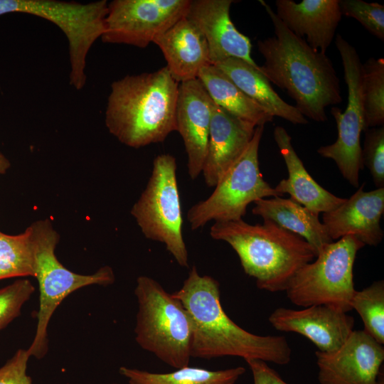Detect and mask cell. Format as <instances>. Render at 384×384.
<instances>
[{
	"mask_svg": "<svg viewBox=\"0 0 384 384\" xmlns=\"http://www.w3.org/2000/svg\"><path fill=\"white\" fill-rule=\"evenodd\" d=\"M171 294L180 301L191 319V358L236 356L277 365L291 361L292 349L284 336H260L239 326L223 309L218 282L201 275L195 266L181 289Z\"/></svg>",
	"mask_w": 384,
	"mask_h": 384,
	"instance_id": "1",
	"label": "cell"
},
{
	"mask_svg": "<svg viewBox=\"0 0 384 384\" xmlns=\"http://www.w3.org/2000/svg\"><path fill=\"white\" fill-rule=\"evenodd\" d=\"M274 36L257 41L265 62L260 65L266 78L287 92L304 117L318 122L327 120L326 108L342 102L340 80L331 59L311 48L305 39L289 31L263 0Z\"/></svg>",
	"mask_w": 384,
	"mask_h": 384,
	"instance_id": "2",
	"label": "cell"
},
{
	"mask_svg": "<svg viewBox=\"0 0 384 384\" xmlns=\"http://www.w3.org/2000/svg\"><path fill=\"white\" fill-rule=\"evenodd\" d=\"M178 86L166 67L113 82L105 114L108 131L132 148L164 141L177 130Z\"/></svg>",
	"mask_w": 384,
	"mask_h": 384,
	"instance_id": "3",
	"label": "cell"
},
{
	"mask_svg": "<svg viewBox=\"0 0 384 384\" xmlns=\"http://www.w3.org/2000/svg\"><path fill=\"white\" fill-rule=\"evenodd\" d=\"M210 235L228 242L245 274L256 279L259 289L270 292L285 291L295 273L316 257L304 239L269 220L255 225L242 219L215 222Z\"/></svg>",
	"mask_w": 384,
	"mask_h": 384,
	"instance_id": "4",
	"label": "cell"
},
{
	"mask_svg": "<svg viewBox=\"0 0 384 384\" xmlns=\"http://www.w3.org/2000/svg\"><path fill=\"white\" fill-rule=\"evenodd\" d=\"M34 261V277L39 288V309L35 336L27 349L29 355L43 358L48 350V326L57 307L72 292L86 286L110 285L115 276L110 266L91 274H81L67 269L57 258L55 250L60 235L50 219L38 220L28 226Z\"/></svg>",
	"mask_w": 384,
	"mask_h": 384,
	"instance_id": "5",
	"label": "cell"
},
{
	"mask_svg": "<svg viewBox=\"0 0 384 384\" xmlns=\"http://www.w3.org/2000/svg\"><path fill=\"white\" fill-rule=\"evenodd\" d=\"M134 294L138 302L137 343L175 369L188 366L192 325L180 301L147 276L137 279Z\"/></svg>",
	"mask_w": 384,
	"mask_h": 384,
	"instance_id": "6",
	"label": "cell"
},
{
	"mask_svg": "<svg viewBox=\"0 0 384 384\" xmlns=\"http://www.w3.org/2000/svg\"><path fill=\"white\" fill-rule=\"evenodd\" d=\"M364 245L351 235L325 245L316 259L303 265L290 280L285 290L289 301L304 308L328 305L345 313L352 310L353 265Z\"/></svg>",
	"mask_w": 384,
	"mask_h": 384,
	"instance_id": "7",
	"label": "cell"
},
{
	"mask_svg": "<svg viewBox=\"0 0 384 384\" xmlns=\"http://www.w3.org/2000/svg\"><path fill=\"white\" fill-rule=\"evenodd\" d=\"M131 214L145 238L164 244L181 267H188L174 156L164 154L154 159L151 176Z\"/></svg>",
	"mask_w": 384,
	"mask_h": 384,
	"instance_id": "8",
	"label": "cell"
},
{
	"mask_svg": "<svg viewBox=\"0 0 384 384\" xmlns=\"http://www.w3.org/2000/svg\"><path fill=\"white\" fill-rule=\"evenodd\" d=\"M107 6L106 0L87 4L55 0H0V16L24 13L45 18L58 26L68 41L70 84L80 90L86 82L87 54L105 31Z\"/></svg>",
	"mask_w": 384,
	"mask_h": 384,
	"instance_id": "9",
	"label": "cell"
},
{
	"mask_svg": "<svg viewBox=\"0 0 384 384\" xmlns=\"http://www.w3.org/2000/svg\"><path fill=\"white\" fill-rule=\"evenodd\" d=\"M263 131L264 126L255 127L247 147L220 178L211 195L189 209L187 218L192 230L203 227L211 220H241L250 203L281 196L263 179L260 171L258 150Z\"/></svg>",
	"mask_w": 384,
	"mask_h": 384,
	"instance_id": "10",
	"label": "cell"
},
{
	"mask_svg": "<svg viewBox=\"0 0 384 384\" xmlns=\"http://www.w3.org/2000/svg\"><path fill=\"white\" fill-rule=\"evenodd\" d=\"M335 45L343 68L348 102L343 112L336 106L331 107L338 137L334 143L319 148L317 152L334 161L344 178L358 188L359 174L363 168L361 134L366 131L361 97L362 63L356 48L339 34L336 36Z\"/></svg>",
	"mask_w": 384,
	"mask_h": 384,
	"instance_id": "11",
	"label": "cell"
},
{
	"mask_svg": "<svg viewBox=\"0 0 384 384\" xmlns=\"http://www.w3.org/2000/svg\"><path fill=\"white\" fill-rule=\"evenodd\" d=\"M191 0H114L102 41L146 48L187 13Z\"/></svg>",
	"mask_w": 384,
	"mask_h": 384,
	"instance_id": "12",
	"label": "cell"
},
{
	"mask_svg": "<svg viewBox=\"0 0 384 384\" xmlns=\"http://www.w3.org/2000/svg\"><path fill=\"white\" fill-rule=\"evenodd\" d=\"M320 384H381L383 345L364 330H353L337 349L315 353Z\"/></svg>",
	"mask_w": 384,
	"mask_h": 384,
	"instance_id": "13",
	"label": "cell"
},
{
	"mask_svg": "<svg viewBox=\"0 0 384 384\" xmlns=\"http://www.w3.org/2000/svg\"><path fill=\"white\" fill-rule=\"evenodd\" d=\"M233 0H193L186 17L203 34L210 65L234 58L243 60L260 70L251 56L250 38L241 33L230 17Z\"/></svg>",
	"mask_w": 384,
	"mask_h": 384,
	"instance_id": "14",
	"label": "cell"
},
{
	"mask_svg": "<svg viewBox=\"0 0 384 384\" xmlns=\"http://www.w3.org/2000/svg\"><path fill=\"white\" fill-rule=\"evenodd\" d=\"M268 320L276 330L301 334L322 352L340 347L354 327L353 317L328 305H313L301 310L279 307Z\"/></svg>",
	"mask_w": 384,
	"mask_h": 384,
	"instance_id": "15",
	"label": "cell"
},
{
	"mask_svg": "<svg viewBox=\"0 0 384 384\" xmlns=\"http://www.w3.org/2000/svg\"><path fill=\"white\" fill-rule=\"evenodd\" d=\"M213 101L196 78L179 83L176 103L177 130L188 156L192 180L201 174L205 161Z\"/></svg>",
	"mask_w": 384,
	"mask_h": 384,
	"instance_id": "16",
	"label": "cell"
},
{
	"mask_svg": "<svg viewBox=\"0 0 384 384\" xmlns=\"http://www.w3.org/2000/svg\"><path fill=\"white\" fill-rule=\"evenodd\" d=\"M365 183L336 208L322 215L332 240L354 235L365 245L377 246L383 238L380 219L384 212V187L365 191Z\"/></svg>",
	"mask_w": 384,
	"mask_h": 384,
	"instance_id": "17",
	"label": "cell"
},
{
	"mask_svg": "<svg viewBox=\"0 0 384 384\" xmlns=\"http://www.w3.org/2000/svg\"><path fill=\"white\" fill-rule=\"evenodd\" d=\"M255 127L213 102L207 152L202 174L209 187H215L250 142Z\"/></svg>",
	"mask_w": 384,
	"mask_h": 384,
	"instance_id": "18",
	"label": "cell"
},
{
	"mask_svg": "<svg viewBox=\"0 0 384 384\" xmlns=\"http://www.w3.org/2000/svg\"><path fill=\"white\" fill-rule=\"evenodd\" d=\"M276 15L314 50L326 53L341 20L339 0H277Z\"/></svg>",
	"mask_w": 384,
	"mask_h": 384,
	"instance_id": "19",
	"label": "cell"
},
{
	"mask_svg": "<svg viewBox=\"0 0 384 384\" xmlns=\"http://www.w3.org/2000/svg\"><path fill=\"white\" fill-rule=\"evenodd\" d=\"M153 43L161 50L166 68L178 83L198 78L201 70L210 65L203 34L186 16L156 37Z\"/></svg>",
	"mask_w": 384,
	"mask_h": 384,
	"instance_id": "20",
	"label": "cell"
},
{
	"mask_svg": "<svg viewBox=\"0 0 384 384\" xmlns=\"http://www.w3.org/2000/svg\"><path fill=\"white\" fill-rule=\"evenodd\" d=\"M273 137L288 171V178L281 180L274 188L281 196L287 193L293 201L317 214L331 211L346 201L324 188L311 177L283 127H275Z\"/></svg>",
	"mask_w": 384,
	"mask_h": 384,
	"instance_id": "21",
	"label": "cell"
},
{
	"mask_svg": "<svg viewBox=\"0 0 384 384\" xmlns=\"http://www.w3.org/2000/svg\"><path fill=\"white\" fill-rule=\"evenodd\" d=\"M254 203L252 210L254 215L271 220L304 239L314 250L316 257L325 245L333 242L319 214L290 198H262Z\"/></svg>",
	"mask_w": 384,
	"mask_h": 384,
	"instance_id": "22",
	"label": "cell"
},
{
	"mask_svg": "<svg viewBox=\"0 0 384 384\" xmlns=\"http://www.w3.org/2000/svg\"><path fill=\"white\" fill-rule=\"evenodd\" d=\"M214 65L273 117H281L294 124L308 123L306 118L294 105L279 97L260 70L243 60L234 58Z\"/></svg>",
	"mask_w": 384,
	"mask_h": 384,
	"instance_id": "23",
	"label": "cell"
},
{
	"mask_svg": "<svg viewBox=\"0 0 384 384\" xmlns=\"http://www.w3.org/2000/svg\"><path fill=\"white\" fill-rule=\"evenodd\" d=\"M198 79L213 102L234 117L255 127L272 122V116L247 97L216 66L209 65L203 68Z\"/></svg>",
	"mask_w": 384,
	"mask_h": 384,
	"instance_id": "24",
	"label": "cell"
},
{
	"mask_svg": "<svg viewBox=\"0 0 384 384\" xmlns=\"http://www.w3.org/2000/svg\"><path fill=\"white\" fill-rule=\"evenodd\" d=\"M119 372L129 384H235L245 368L238 366L211 370L187 366L160 373L122 366Z\"/></svg>",
	"mask_w": 384,
	"mask_h": 384,
	"instance_id": "25",
	"label": "cell"
},
{
	"mask_svg": "<svg viewBox=\"0 0 384 384\" xmlns=\"http://www.w3.org/2000/svg\"><path fill=\"white\" fill-rule=\"evenodd\" d=\"M361 97L366 130L384 124V58H369L361 66Z\"/></svg>",
	"mask_w": 384,
	"mask_h": 384,
	"instance_id": "26",
	"label": "cell"
},
{
	"mask_svg": "<svg viewBox=\"0 0 384 384\" xmlns=\"http://www.w3.org/2000/svg\"><path fill=\"white\" fill-rule=\"evenodd\" d=\"M34 274L29 227L18 235L0 231V280Z\"/></svg>",
	"mask_w": 384,
	"mask_h": 384,
	"instance_id": "27",
	"label": "cell"
},
{
	"mask_svg": "<svg viewBox=\"0 0 384 384\" xmlns=\"http://www.w3.org/2000/svg\"><path fill=\"white\" fill-rule=\"evenodd\" d=\"M352 309L361 316L364 331L377 342L384 343V282H373L361 291L356 290L351 300Z\"/></svg>",
	"mask_w": 384,
	"mask_h": 384,
	"instance_id": "28",
	"label": "cell"
},
{
	"mask_svg": "<svg viewBox=\"0 0 384 384\" xmlns=\"http://www.w3.org/2000/svg\"><path fill=\"white\" fill-rule=\"evenodd\" d=\"M342 14L358 21L368 32L384 40V6L362 0H339Z\"/></svg>",
	"mask_w": 384,
	"mask_h": 384,
	"instance_id": "29",
	"label": "cell"
},
{
	"mask_svg": "<svg viewBox=\"0 0 384 384\" xmlns=\"http://www.w3.org/2000/svg\"><path fill=\"white\" fill-rule=\"evenodd\" d=\"M35 292L28 279H17L0 289V331L21 314L24 304Z\"/></svg>",
	"mask_w": 384,
	"mask_h": 384,
	"instance_id": "30",
	"label": "cell"
},
{
	"mask_svg": "<svg viewBox=\"0 0 384 384\" xmlns=\"http://www.w3.org/2000/svg\"><path fill=\"white\" fill-rule=\"evenodd\" d=\"M365 133L363 164L368 169L377 188L384 187V127L369 128Z\"/></svg>",
	"mask_w": 384,
	"mask_h": 384,
	"instance_id": "31",
	"label": "cell"
},
{
	"mask_svg": "<svg viewBox=\"0 0 384 384\" xmlns=\"http://www.w3.org/2000/svg\"><path fill=\"white\" fill-rule=\"evenodd\" d=\"M31 356L27 349H18L0 368V384H32V379L26 373Z\"/></svg>",
	"mask_w": 384,
	"mask_h": 384,
	"instance_id": "32",
	"label": "cell"
},
{
	"mask_svg": "<svg viewBox=\"0 0 384 384\" xmlns=\"http://www.w3.org/2000/svg\"><path fill=\"white\" fill-rule=\"evenodd\" d=\"M254 384H288L267 363L260 359H247Z\"/></svg>",
	"mask_w": 384,
	"mask_h": 384,
	"instance_id": "33",
	"label": "cell"
},
{
	"mask_svg": "<svg viewBox=\"0 0 384 384\" xmlns=\"http://www.w3.org/2000/svg\"><path fill=\"white\" fill-rule=\"evenodd\" d=\"M11 167V163L0 150V176L5 174Z\"/></svg>",
	"mask_w": 384,
	"mask_h": 384,
	"instance_id": "34",
	"label": "cell"
},
{
	"mask_svg": "<svg viewBox=\"0 0 384 384\" xmlns=\"http://www.w3.org/2000/svg\"><path fill=\"white\" fill-rule=\"evenodd\" d=\"M112 384H117V383H112Z\"/></svg>",
	"mask_w": 384,
	"mask_h": 384,
	"instance_id": "35",
	"label": "cell"
},
{
	"mask_svg": "<svg viewBox=\"0 0 384 384\" xmlns=\"http://www.w3.org/2000/svg\"><path fill=\"white\" fill-rule=\"evenodd\" d=\"M381 384H384V382H383V383H382Z\"/></svg>",
	"mask_w": 384,
	"mask_h": 384,
	"instance_id": "36",
	"label": "cell"
}]
</instances>
